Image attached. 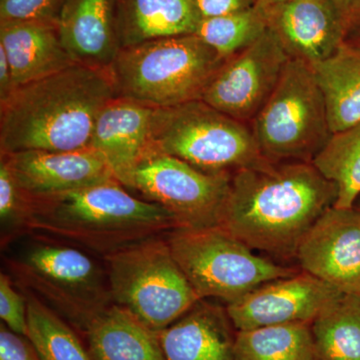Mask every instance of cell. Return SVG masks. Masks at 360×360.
I'll use <instances>...</instances> for the list:
<instances>
[{"mask_svg":"<svg viewBox=\"0 0 360 360\" xmlns=\"http://www.w3.org/2000/svg\"><path fill=\"white\" fill-rule=\"evenodd\" d=\"M27 200L16 184L8 163L0 160V224L1 241L7 243L25 232Z\"/></svg>","mask_w":360,"mask_h":360,"instance_id":"cell-28","label":"cell"},{"mask_svg":"<svg viewBox=\"0 0 360 360\" xmlns=\"http://www.w3.org/2000/svg\"><path fill=\"white\" fill-rule=\"evenodd\" d=\"M354 207L356 208V210H360V196L359 198H357L356 201H355Z\"/></svg>","mask_w":360,"mask_h":360,"instance_id":"cell-37","label":"cell"},{"mask_svg":"<svg viewBox=\"0 0 360 360\" xmlns=\"http://www.w3.org/2000/svg\"><path fill=\"white\" fill-rule=\"evenodd\" d=\"M7 266L20 288L82 333L115 304L105 266L75 246L37 238Z\"/></svg>","mask_w":360,"mask_h":360,"instance_id":"cell-5","label":"cell"},{"mask_svg":"<svg viewBox=\"0 0 360 360\" xmlns=\"http://www.w3.org/2000/svg\"><path fill=\"white\" fill-rule=\"evenodd\" d=\"M56 25L75 63L110 70L120 51L116 0H63Z\"/></svg>","mask_w":360,"mask_h":360,"instance_id":"cell-17","label":"cell"},{"mask_svg":"<svg viewBox=\"0 0 360 360\" xmlns=\"http://www.w3.org/2000/svg\"><path fill=\"white\" fill-rule=\"evenodd\" d=\"M13 286L11 277L0 274V317L2 323L18 335L27 336V305L25 296Z\"/></svg>","mask_w":360,"mask_h":360,"instance_id":"cell-30","label":"cell"},{"mask_svg":"<svg viewBox=\"0 0 360 360\" xmlns=\"http://www.w3.org/2000/svg\"><path fill=\"white\" fill-rule=\"evenodd\" d=\"M321 90L331 134L360 122V53L347 40L335 53L309 65Z\"/></svg>","mask_w":360,"mask_h":360,"instance_id":"cell-22","label":"cell"},{"mask_svg":"<svg viewBox=\"0 0 360 360\" xmlns=\"http://www.w3.org/2000/svg\"><path fill=\"white\" fill-rule=\"evenodd\" d=\"M0 360H41L27 336L0 326Z\"/></svg>","mask_w":360,"mask_h":360,"instance_id":"cell-31","label":"cell"},{"mask_svg":"<svg viewBox=\"0 0 360 360\" xmlns=\"http://www.w3.org/2000/svg\"><path fill=\"white\" fill-rule=\"evenodd\" d=\"M91 360H167L158 331L112 304L84 333Z\"/></svg>","mask_w":360,"mask_h":360,"instance_id":"cell-21","label":"cell"},{"mask_svg":"<svg viewBox=\"0 0 360 360\" xmlns=\"http://www.w3.org/2000/svg\"><path fill=\"white\" fill-rule=\"evenodd\" d=\"M238 331L226 307L200 300L158 335L167 360H234Z\"/></svg>","mask_w":360,"mask_h":360,"instance_id":"cell-18","label":"cell"},{"mask_svg":"<svg viewBox=\"0 0 360 360\" xmlns=\"http://www.w3.org/2000/svg\"><path fill=\"white\" fill-rule=\"evenodd\" d=\"M1 156L26 198L56 195L116 180L91 149L21 151Z\"/></svg>","mask_w":360,"mask_h":360,"instance_id":"cell-15","label":"cell"},{"mask_svg":"<svg viewBox=\"0 0 360 360\" xmlns=\"http://www.w3.org/2000/svg\"><path fill=\"white\" fill-rule=\"evenodd\" d=\"M226 59L195 34L120 49L110 72L116 94L153 108L200 101Z\"/></svg>","mask_w":360,"mask_h":360,"instance_id":"cell-4","label":"cell"},{"mask_svg":"<svg viewBox=\"0 0 360 360\" xmlns=\"http://www.w3.org/2000/svg\"><path fill=\"white\" fill-rule=\"evenodd\" d=\"M290 59L269 28L255 44L226 59L201 101L250 124L269 101Z\"/></svg>","mask_w":360,"mask_h":360,"instance_id":"cell-11","label":"cell"},{"mask_svg":"<svg viewBox=\"0 0 360 360\" xmlns=\"http://www.w3.org/2000/svg\"><path fill=\"white\" fill-rule=\"evenodd\" d=\"M151 148L207 174H231L266 161L250 123L201 101L153 108Z\"/></svg>","mask_w":360,"mask_h":360,"instance_id":"cell-6","label":"cell"},{"mask_svg":"<svg viewBox=\"0 0 360 360\" xmlns=\"http://www.w3.org/2000/svg\"><path fill=\"white\" fill-rule=\"evenodd\" d=\"M264 4H284V2H290L293 1V0H262Z\"/></svg>","mask_w":360,"mask_h":360,"instance_id":"cell-36","label":"cell"},{"mask_svg":"<svg viewBox=\"0 0 360 360\" xmlns=\"http://www.w3.org/2000/svg\"><path fill=\"white\" fill-rule=\"evenodd\" d=\"M27 338L41 360H91L75 329L25 288Z\"/></svg>","mask_w":360,"mask_h":360,"instance_id":"cell-26","label":"cell"},{"mask_svg":"<svg viewBox=\"0 0 360 360\" xmlns=\"http://www.w3.org/2000/svg\"><path fill=\"white\" fill-rule=\"evenodd\" d=\"M300 269L345 295H360V210L333 206L296 251Z\"/></svg>","mask_w":360,"mask_h":360,"instance_id":"cell-13","label":"cell"},{"mask_svg":"<svg viewBox=\"0 0 360 360\" xmlns=\"http://www.w3.org/2000/svg\"><path fill=\"white\" fill-rule=\"evenodd\" d=\"M355 28H359V30L352 35V39L347 40L360 53V25H357Z\"/></svg>","mask_w":360,"mask_h":360,"instance_id":"cell-35","label":"cell"},{"mask_svg":"<svg viewBox=\"0 0 360 360\" xmlns=\"http://www.w3.org/2000/svg\"><path fill=\"white\" fill-rule=\"evenodd\" d=\"M174 259L200 300L217 298L231 304L262 284L297 274L277 264L217 225L174 229L167 236Z\"/></svg>","mask_w":360,"mask_h":360,"instance_id":"cell-7","label":"cell"},{"mask_svg":"<svg viewBox=\"0 0 360 360\" xmlns=\"http://www.w3.org/2000/svg\"><path fill=\"white\" fill-rule=\"evenodd\" d=\"M234 360H316L311 323L300 322L239 330Z\"/></svg>","mask_w":360,"mask_h":360,"instance_id":"cell-23","label":"cell"},{"mask_svg":"<svg viewBox=\"0 0 360 360\" xmlns=\"http://www.w3.org/2000/svg\"><path fill=\"white\" fill-rule=\"evenodd\" d=\"M345 295L300 269L297 274L262 284L238 302L226 305L238 330L278 326L311 323Z\"/></svg>","mask_w":360,"mask_h":360,"instance_id":"cell-12","label":"cell"},{"mask_svg":"<svg viewBox=\"0 0 360 360\" xmlns=\"http://www.w3.org/2000/svg\"><path fill=\"white\" fill-rule=\"evenodd\" d=\"M153 111V108L136 101L115 97L99 113L92 132L89 149L129 191H134L139 163L151 148Z\"/></svg>","mask_w":360,"mask_h":360,"instance_id":"cell-16","label":"cell"},{"mask_svg":"<svg viewBox=\"0 0 360 360\" xmlns=\"http://www.w3.org/2000/svg\"><path fill=\"white\" fill-rule=\"evenodd\" d=\"M336 198L312 162L266 160L232 174L219 225L253 250L290 259Z\"/></svg>","mask_w":360,"mask_h":360,"instance_id":"cell-1","label":"cell"},{"mask_svg":"<svg viewBox=\"0 0 360 360\" xmlns=\"http://www.w3.org/2000/svg\"><path fill=\"white\" fill-rule=\"evenodd\" d=\"M312 165L338 187L335 207H354L360 196V122L331 135Z\"/></svg>","mask_w":360,"mask_h":360,"instance_id":"cell-25","label":"cell"},{"mask_svg":"<svg viewBox=\"0 0 360 360\" xmlns=\"http://www.w3.org/2000/svg\"><path fill=\"white\" fill-rule=\"evenodd\" d=\"M63 0H0V21L58 20Z\"/></svg>","mask_w":360,"mask_h":360,"instance_id":"cell-29","label":"cell"},{"mask_svg":"<svg viewBox=\"0 0 360 360\" xmlns=\"http://www.w3.org/2000/svg\"><path fill=\"white\" fill-rule=\"evenodd\" d=\"M260 0H194L201 20L217 18L257 6Z\"/></svg>","mask_w":360,"mask_h":360,"instance_id":"cell-32","label":"cell"},{"mask_svg":"<svg viewBox=\"0 0 360 360\" xmlns=\"http://www.w3.org/2000/svg\"><path fill=\"white\" fill-rule=\"evenodd\" d=\"M267 30L266 9L260 0L257 6L245 11L203 18L194 34L220 56L229 59L255 44Z\"/></svg>","mask_w":360,"mask_h":360,"instance_id":"cell-27","label":"cell"},{"mask_svg":"<svg viewBox=\"0 0 360 360\" xmlns=\"http://www.w3.org/2000/svg\"><path fill=\"white\" fill-rule=\"evenodd\" d=\"M26 200L25 232L103 258L179 229L168 210L134 198L116 180Z\"/></svg>","mask_w":360,"mask_h":360,"instance_id":"cell-3","label":"cell"},{"mask_svg":"<svg viewBox=\"0 0 360 360\" xmlns=\"http://www.w3.org/2000/svg\"><path fill=\"white\" fill-rule=\"evenodd\" d=\"M264 6L269 28L290 59L312 65L335 53L347 39V26L333 0H293Z\"/></svg>","mask_w":360,"mask_h":360,"instance_id":"cell-14","label":"cell"},{"mask_svg":"<svg viewBox=\"0 0 360 360\" xmlns=\"http://www.w3.org/2000/svg\"><path fill=\"white\" fill-rule=\"evenodd\" d=\"M13 75L6 52L0 47V103H4L14 91Z\"/></svg>","mask_w":360,"mask_h":360,"instance_id":"cell-34","label":"cell"},{"mask_svg":"<svg viewBox=\"0 0 360 360\" xmlns=\"http://www.w3.org/2000/svg\"><path fill=\"white\" fill-rule=\"evenodd\" d=\"M120 49L194 34L201 20L194 0H116Z\"/></svg>","mask_w":360,"mask_h":360,"instance_id":"cell-20","label":"cell"},{"mask_svg":"<svg viewBox=\"0 0 360 360\" xmlns=\"http://www.w3.org/2000/svg\"><path fill=\"white\" fill-rule=\"evenodd\" d=\"M347 26L348 34L360 23V0H333Z\"/></svg>","mask_w":360,"mask_h":360,"instance_id":"cell-33","label":"cell"},{"mask_svg":"<svg viewBox=\"0 0 360 360\" xmlns=\"http://www.w3.org/2000/svg\"><path fill=\"white\" fill-rule=\"evenodd\" d=\"M0 47L11 65L14 87L75 65L49 21H0Z\"/></svg>","mask_w":360,"mask_h":360,"instance_id":"cell-19","label":"cell"},{"mask_svg":"<svg viewBox=\"0 0 360 360\" xmlns=\"http://www.w3.org/2000/svg\"><path fill=\"white\" fill-rule=\"evenodd\" d=\"M315 359L360 360V295H345L311 322Z\"/></svg>","mask_w":360,"mask_h":360,"instance_id":"cell-24","label":"cell"},{"mask_svg":"<svg viewBox=\"0 0 360 360\" xmlns=\"http://www.w3.org/2000/svg\"><path fill=\"white\" fill-rule=\"evenodd\" d=\"M250 127L267 160L312 162L333 134L309 63L288 60L276 89Z\"/></svg>","mask_w":360,"mask_h":360,"instance_id":"cell-9","label":"cell"},{"mask_svg":"<svg viewBox=\"0 0 360 360\" xmlns=\"http://www.w3.org/2000/svg\"><path fill=\"white\" fill-rule=\"evenodd\" d=\"M103 259L113 303L158 333L200 300L174 259L167 236L137 243Z\"/></svg>","mask_w":360,"mask_h":360,"instance_id":"cell-8","label":"cell"},{"mask_svg":"<svg viewBox=\"0 0 360 360\" xmlns=\"http://www.w3.org/2000/svg\"><path fill=\"white\" fill-rule=\"evenodd\" d=\"M115 97L110 70L77 63L16 87L0 103L1 155L89 149L97 117Z\"/></svg>","mask_w":360,"mask_h":360,"instance_id":"cell-2","label":"cell"},{"mask_svg":"<svg viewBox=\"0 0 360 360\" xmlns=\"http://www.w3.org/2000/svg\"><path fill=\"white\" fill-rule=\"evenodd\" d=\"M232 174H212L151 148L134 175V191L162 206L179 227L205 229L220 224Z\"/></svg>","mask_w":360,"mask_h":360,"instance_id":"cell-10","label":"cell"}]
</instances>
